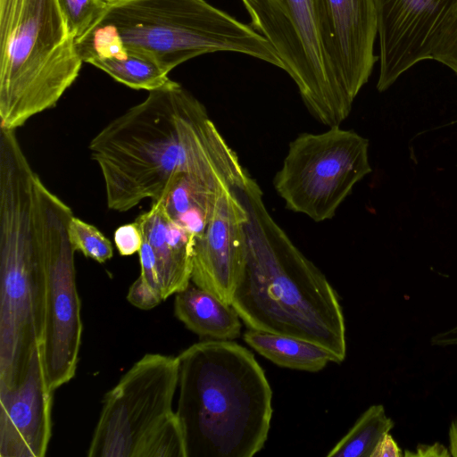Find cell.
Segmentation results:
<instances>
[{"label":"cell","instance_id":"cell-1","mask_svg":"<svg viewBox=\"0 0 457 457\" xmlns=\"http://www.w3.org/2000/svg\"><path fill=\"white\" fill-rule=\"evenodd\" d=\"M88 148L102 173L107 206L116 212L158 200L179 174L231 188L250 176L204 105L172 79L111 120Z\"/></svg>","mask_w":457,"mask_h":457},{"label":"cell","instance_id":"cell-2","mask_svg":"<svg viewBox=\"0 0 457 457\" xmlns=\"http://www.w3.org/2000/svg\"><path fill=\"white\" fill-rule=\"evenodd\" d=\"M235 190L248 220L231 305L250 329L311 342L340 363L346 355L345 325L335 289L273 220L255 179L249 176Z\"/></svg>","mask_w":457,"mask_h":457},{"label":"cell","instance_id":"cell-3","mask_svg":"<svg viewBox=\"0 0 457 457\" xmlns=\"http://www.w3.org/2000/svg\"><path fill=\"white\" fill-rule=\"evenodd\" d=\"M66 204L32 169L20 143L0 147V387L24 378L44 344L46 256L54 222Z\"/></svg>","mask_w":457,"mask_h":457},{"label":"cell","instance_id":"cell-4","mask_svg":"<svg viewBox=\"0 0 457 457\" xmlns=\"http://www.w3.org/2000/svg\"><path fill=\"white\" fill-rule=\"evenodd\" d=\"M187 457H252L267 441L272 391L253 354L231 340L208 339L178 356Z\"/></svg>","mask_w":457,"mask_h":457},{"label":"cell","instance_id":"cell-5","mask_svg":"<svg viewBox=\"0 0 457 457\" xmlns=\"http://www.w3.org/2000/svg\"><path fill=\"white\" fill-rule=\"evenodd\" d=\"M83 62L125 51L143 54L167 71L202 54L235 52L283 70L270 42L205 0H107L75 40Z\"/></svg>","mask_w":457,"mask_h":457},{"label":"cell","instance_id":"cell-6","mask_svg":"<svg viewBox=\"0 0 457 457\" xmlns=\"http://www.w3.org/2000/svg\"><path fill=\"white\" fill-rule=\"evenodd\" d=\"M82 63L58 0H0V128L54 107Z\"/></svg>","mask_w":457,"mask_h":457},{"label":"cell","instance_id":"cell-7","mask_svg":"<svg viewBox=\"0 0 457 457\" xmlns=\"http://www.w3.org/2000/svg\"><path fill=\"white\" fill-rule=\"evenodd\" d=\"M251 26L274 47L309 112L339 126L350 114L349 97L334 61L321 0H241Z\"/></svg>","mask_w":457,"mask_h":457},{"label":"cell","instance_id":"cell-8","mask_svg":"<svg viewBox=\"0 0 457 457\" xmlns=\"http://www.w3.org/2000/svg\"><path fill=\"white\" fill-rule=\"evenodd\" d=\"M369 140L339 126L290 142L274 187L286 207L316 222L332 219L353 187L371 172Z\"/></svg>","mask_w":457,"mask_h":457},{"label":"cell","instance_id":"cell-9","mask_svg":"<svg viewBox=\"0 0 457 457\" xmlns=\"http://www.w3.org/2000/svg\"><path fill=\"white\" fill-rule=\"evenodd\" d=\"M178 356L147 353L106 393L89 457H146L157 434L177 418Z\"/></svg>","mask_w":457,"mask_h":457},{"label":"cell","instance_id":"cell-10","mask_svg":"<svg viewBox=\"0 0 457 457\" xmlns=\"http://www.w3.org/2000/svg\"><path fill=\"white\" fill-rule=\"evenodd\" d=\"M72 216L71 209L66 204L54 222L47 247L43 352L47 381L54 391L76 373L83 328L76 285L75 250L67 231Z\"/></svg>","mask_w":457,"mask_h":457},{"label":"cell","instance_id":"cell-11","mask_svg":"<svg viewBox=\"0 0 457 457\" xmlns=\"http://www.w3.org/2000/svg\"><path fill=\"white\" fill-rule=\"evenodd\" d=\"M379 43L377 89H388L417 63L430 59L439 27L457 0H373Z\"/></svg>","mask_w":457,"mask_h":457},{"label":"cell","instance_id":"cell-12","mask_svg":"<svg viewBox=\"0 0 457 457\" xmlns=\"http://www.w3.org/2000/svg\"><path fill=\"white\" fill-rule=\"evenodd\" d=\"M247 220L235 188H224L205 230L195 239L192 282L228 304L245 258Z\"/></svg>","mask_w":457,"mask_h":457},{"label":"cell","instance_id":"cell-13","mask_svg":"<svg viewBox=\"0 0 457 457\" xmlns=\"http://www.w3.org/2000/svg\"><path fill=\"white\" fill-rule=\"evenodd\" d=\"M54 390L45 367L43 345L31 353L24 378L0 387V456L43 457L51 438Z\"/></svg>","mask_w":457,"mask_h":457},{"label":"cell","instance_id":"cell-14","mask_svg":"<svg viewBox=\"0 0 457 457\" xmlns=\"http://www.w3.org/2000/svg\"><path fill=\"white\" fill-rule=\"evenodd\" d=\"M135 222L143 238L139 277L166 300L190 283L195 237L169 217L161 200Z\"/></svg>","mask_w":457,"mask_h":457},{"label":"cell","instance_id":"cell-15","mask_svg":"<svg viewBox=\"0 0 457 457\" xmlns=\"http://www.w3.org/2000/svg\"><path fill=\"white\" fill-rule=\"evenodd\" d=\"M332 40L334 61L354 101L368 82L378 57L374 54L377 19L373 0H321Z\"/></svg>","mask_w":457,"mask_h":457},{"label":"cell","instance_id":"cell-16","mask_svg":"<svg viewBox=\"0 0 457 457\" xmlns=\"http://www.w3.org/2000/svg\"><path fill=\"white\" fill-rule=\"evenodd\" d=\"M175 295L174 314L192 332L213 340L240 336V317L231 304L194 283Z\"/></svg>","mask_w":457,"mask_h":457},{"label":"cell","instance_id":"cell-17","mask_svg":"<svg viewBox=\"0 0 457 457\" xmlns=\"http://www.w3.org/2000/svg\"><path fill=\"white\" fill-rule=\"evenodd\" d=\"M224 185L189 174H179L166 186L161 200L169 217L195 238L208 224Z\"/></svg>","mask_w":457,"mask_h":457},{"label":"cell","instance_id":"cell-18","mask_svg":"<svg viewBox=\"0 0 457 457\" xmlns=\"http://www.w3.org/2000/svg\"><path fill=\"white\" fill-rule=\"evenodd\" d=\"M244 340L261 355L284 368L315 372L329 361L336 362L328 351L293 337L249 328Z\"/></svg>","mask_w":457,"mask_h":457},{"label":"cell","instance_id":"cell-19","mask_svg":"<svg viewBox=\"0 0 457 457\" xmlns=\"http://www.w3.org/2000/svg\"><path fill=\"white\" fill-rule=\"evenodd\" d=\"M89 64L133 89L150 92L171 81L168 76L169 71L150 57L137 52H121L94 60Z\"/></svg>","mask_w":457,"mask_h":457},{"label":"cell","instance_id":"cell-20","mask_svg":"<svg viewBox=\"0 0 457 457\" xmlns=\"http://www.w3.org/2000/svg\"><path fill=\"white\" fill-rule=\"evenodd\" d=\"M394 426L395 422L386 415L384 406L373 404L358 418L328 456L371 457L378 443Z\"/></svg>","mask_w":457,"mask_h":457},{"label":"cell","instance_id":"cell-21","mask_svg":"<svg viewBox=\"0 0 457 457\" xmlns=\"http://www.w3.org/2000/svg\"><path fill=\"white\" fill-rule=\"evenodd\" d=\"M68 237L73 249L79 251L86 257L104 263L113 255L111 241L94 225L75 216L68 224Z\"/></svg>","mask_w":457,"mask_h":457},{"label":"cell","instance_id":"cell-22","mask_svg":"<svg viewBox=\"0 0 457 457\" xmlns=\"http://www.w3.org/2000/svg\"><path fill=\"white\" fill-rule=\"evenodd\" d=\"M75 40L96 21L107 0H58Z\"/></svg>","mask_w":457,"mask_h":457},{"label":"cell","instance_id":"cell-23","mask_svg":"<svg viewBox=\"0 0 457 457\" xmlns=\"http://www.w3.org/2000/svg\"><path fill=\"white\" fill-rule=\"evenodd\" d=\"M430 59L443 63L457 74V6L449 13L435 35Z\"/></svg>","mask_w":457,"mask_h":457},{"label":"cell","instance_id":"cell-24","mask_svg":"<svg viewBox=\"0 0 457 457\" xmlns=\"http://www.w3.org/2000/svg\"><path fill=\"white\" fill-rule=\"evenodd\" d=\"M113 239L119 253L122 256L138 253L143 241L141 230L135 221L117 228Z\"/></svg>","mask_w":457,"mask_h":457},{"label":"cell","instance_id":"cell-25","mask_svg":"<svg viewBox=\"0 0 457 457\" xmlns=\"http://www.w3.org/2000/svg\"><path fill=\"white\" fill-rule=\"evenodd\" d=\"M127 300L141 310H150L157 306L162 300L161 295L152 289L140 277L130 286Z\"/></svg>","mask_w":457,"mask_h":457},{"label":"cell","instance_id":"cell-26","mask_svg":"<svg viewBox=\"0 0 457 457\" xmlns=\"http://www.w3.org/2000/svg\"><path fill=\"white\" fill-rule=\"evenodd\" d=\"M402 450L390 433L386 434L376 445L371 457H400Z\"/></svg>","mask_w":457,"mask_h":457},{"label":"cell","instance_id":"cell-27","mask_svg":"<svg viewBox=\"0 0 457 457\" xmlns=\"http://www.w3.org/2000/svg\"><path fill=\"white\" fill-rule=\"evenodd\" d=\"M430 344L439 347H457V324L435 334Z\"/></svg>","mask_w":457,"mask_h":457},{"label":"cell","instance_id":"cell-28","mask_svg":"<svg viewBox=\"0 0 457 457\" xmlns=\"http://www.w3.org/2000/svg\"><path fill=\"white\" fill-rule=\"evenodd\" d=\"M404 455L411 456H450V452L446 447L439 443L433 445H419L417 453H405Z\"/></svg>","mask_w":457,"mask_h":457},{"label":"cell","instance_id":"cell-29","mask_svg":"<svg viewBox=\"0 0 457 457\" xmlns=\"http://www.w3.org/2000/svg\"><path fill=\"white\" fill-rule=\"evenodd\" d=\"M448 438H449V452L450 454L453 457H457V418L454 419L448 431Z\"/></svg>","mask_w":457,"mask_h":457}]
</instances>
